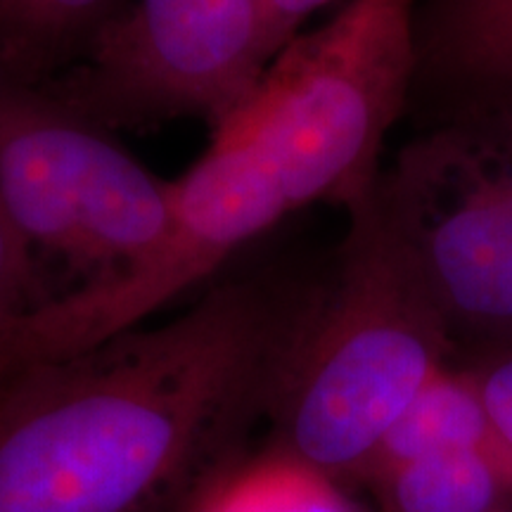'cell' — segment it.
Returning <instances> with one entry per match:
<instances>
[{
    "mask_svg": "<svg viewBox=\"0 0 512 512\" xmlns=\"http://www.w3.org/2000/svg\"><path fill=\"white\" fill-rule=\"evenodd\" d=\"M311 287L226 271L174 318L0 368V512H174L266 422Z\"/></svg>",
    "mask_w": 512,
    "mask_h": 512,
    "instance_id": "cell-1",
    "label": "cell"
},
{
    "mask_svg": "<svg viewBox=\"0 0 512 512\" xmlns=\"http://www.w3.org/2000/svg\"><path fill=\"white\" fill-rule=\"evenodd\" d=\"M415 3L349 0L323 27L294 36L174 181V226L155 259L112 290L50 311L57 347L86 349L147 323L181 294L214 283L294 211L366 200L415 81Z\"/></svg>",
    "mask_w": 512,
    "mask_h": 512,
    "instance_id": "cell-2",
    "label": "cell"
},
{
    "mask_svg": "<svg viewBox=\"0 0 512 512\" xmlns=\"http://www.w3.org/2000/svg\"><path fill=\"white\" fill-rule=\"evenodd\" d=\"M347 214L335 266L313 283L285 349L266 437L358 491L377 446L456 347L377 185Z\"/></svg>",
    "mask_w": 512,
    "mask_h": 512,
    "instance_id": "cell-3",
    "label": "cell"
},
{
    "mask_svg": "<svg viewBox=\"0 0 512 512\" xmlns=\"http://www.w3.org/2000/svg\"><path fill=\"white\" fill-rule=\"evenodd\" d=\"M0 202L46 304L131 280L169 240L174 181L46 88L0 72ZM41 306V309H43Z\"/></svg>",
    "mask_w": 512,
    "mask_h": 512,
    "instance_id": "cell-4",
    "label": "cell"
},
{
    "mask_svg": "<svg viewBox=\"0 0 512 512\" xmlns=\"http://www.w3.org/2000/svg\"><path fill=\"white\" fill-rule=\"evenodd\" d=\"M377 200L408 247L453 347L512 351V124H456L408 143Z\"/></svg>",
    "mask_w": 512,
    "mask_h": 512,
    "instance_id": "cell-5",
    "label": "cell"
},
{
    "mask_svg": "<svg viewBox=\"0 0 512 512\" xmlns=\"http://www.w3.org/2000/svg\"><path fill=\"white\" fill-rule=\"evenodd\" d=\"M264 0H126L88 53L41 83L105 131L226 124L278 57Z\"/></svg>",
    "mask_w": 512,
    "mask_h": 512,
    "instance_id": "cell-6",
    "label": "cell"
},
{
    "mask_svg": "<svg viewBox=\"0 0 512 512\" xmlns=\"http://www.w3.org/2000/svg\"><path fill=\"white\" fill-rule=\"evenodd\" d=\"M174 512H373L361 491L273 439L247 441L211 467Z\"/></svg>",
    "mask_w": 512,
    "mask_h": 512,
    "instance_id": "cell-7",
    "label": "cell"
},
{
    "mask_svg": "<svg viewBox=\"0 0 512 512\" xmlns=\"http://www.w3.org/2000/svg\"><path fill=\"white\" fill-rule=\"evenodd\" d=\"M439 451H482L512 465V451L486 411L475 377L456 363L441 368L394 422L363 470L358 491L396 465Z\"/></svg>",
    "mask_w": 512,
    "mask_h": 512,
    "instance_id": "cell-8",
    "label": "cell"
},
{
    "mask_svg": "<svg viewBox=\"0 0 512 512\" xmlns=\"http://www.w3.org/2000/svg\"><path fill=\"white\" fill-rule=\"evenodd\" d=\"M373 512H512V465L482 451H439L363 486Z\"/></svg>",
    "mask_w": 512,
    "mask_h": 512,
    "instance_id": "cell-9",
    "label": "cell"
},
{
    "mask_svg": "<svg viewBox=\"0 0 512 512\" xmlns=\"http://www.w3.org/2000/svg\"><path fill=\"white\" fill-rule=\"evenodd\" d=\"M126 0H0V72L46 83L79 62Z\"/></svg>",
    "mask_w": 512,
    "mask_h": 512,
    "instance_id": "cell-10",
    "label": "cell"
},
{
    "mask_svg": "<svg viewBox=\"0 0 512 512\" xmlns=\"http://www.w3.org/2000/svg\"><path fill=\"white\" fill-rule=\"evenodd\" d=\"M420 69L512 93V0H437L415 27Z\"/></svg>",
    "mask_w": 512,
    "mask_h": 512,
    "instance_id": "cell-11",
    "label": "cell"
},
{
    "mask_svg": "<svg viewBox=\"0 0 512 512\" xmlns=\"http://www.w3.org/2000/svg\"><path fill=\"white\" fill-rule=\"evenodd\" d=\"M46 304L41 280L0 202V363L19 325Z\"/></svg>",
    "mask_w": 512,
    "mask_h": 512,
    "instance_id": "cell-12",
    "label": "cell"
},
{
    "mask_svg": "<svg viewBox=\"0 0 512 512\" xmlns=\"http://www.w3.org/2000/svg\"><path fill=\"white\" fill-rule=\"evenodd\" d=\"M465 368L475 377L486 411L505 446L512 451V351Z\"/></svg>",
    "mask_w": 512,
    "mask_h": 512,
    "instance_id": "cell-13",
    "label": "cell"
}]
</instances>
